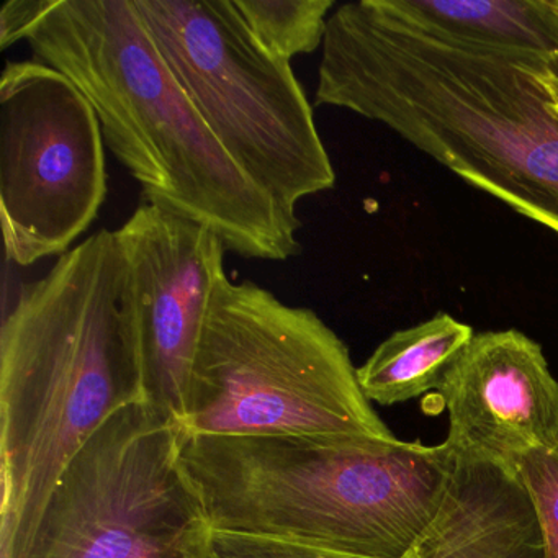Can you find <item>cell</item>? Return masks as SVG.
Segmentation results:
<instances>
[{
	"instance_id": "6da1fadb",
	"label": "cell",
	"mask_w": 558,
	"mask_h": 558,
	"mask_svg": "<svg viewBox=\"0 0 558 558\" xmlns=\"http://www.w3.org/2000/svg\"><path fill=\"white\" fill-rule=\"evenodd\" d=\"M557 54L457 31L416 0L345 2L328 21L315 104L381 123L558 236Z\"/></svg>"
},
{
	"instance_id": "7a4b0ae2",
	"label": "cell",
	"mask_w": 558,
	"mask_h": 558,
	"mask_svg": "<svg viewBox=\"0 0 558 558\" xmlns=\"http://www.w3.org/2000/svg\"><path fill=\"white\" fill-rule=\"evenodd\" d=\"M19 41L89 99L107 148L142 185L145 204L210 228L247 259L282 263L302 253L300 218L218 142L133 0H8L0 48Z\"/></svg>"
},
{
	"instance_id": "3957f363",
	"label": "cell",
	"mask_w": 558,
	"mask_h": 558,
	"mask_svg": "<svg viewBox=\"0 0 558 558\" xmlns=\"http://www.w3.org/2000/svg\"><path fill=\"white\" fill-rule=\"evenodd\" d=\"M140 401L132 274L99 230L24 287L0 329V558H27L71 460Z\"/></svg>"
},
{
	"instance_id": "277c9868",
	"label": "cell",
	"mask_w": 558,
	"mask_h": 558,
	"mask_svg": "<svg viewBox=\"0 0 558 558\" xmlns=\"http://www.w3.org/2000/svg\"><path fill=\"white\" fill-rule=\"evenodd\" d=\"M179 459L210 529L408 558L442 506L457 453L446 440L181 434Z\"/></svg>"
},
{
	"instance_id": "5b68a950",
	"label": "cell",
	"mask_w": 558,
	"mask_h": 558,
	"mask_svg": "<svg viewBox=\"0 0 558 558\" xmlns=\"http://www.w3.org/2000/svg\"><path fill=\"white\" fill-rule=\"evenodd\" d=\"M175 424L184 436L395 437L362 391L348 345L313 310L228 276Z\"/></svg>"
},
{
	"instance_id": "8992f818",
	"label": "cell",
	"mask_w": 558,
	"mask_h": 558,
	"mask_svg": "<svg viewBox=\"0 0 558 558\" xmlns=\"http://www.w3.org/2000/svg\"><path fill=\"white\" fill-rule=\"evenodd\" d=\"M159 53L231 158L296 217L336 172L290 61L257 41L233 0H133Z\"/></svg>"
},
{
	"instance_id": "52a82bcc",
	"label": "cell",
	"mask_w": 558,
	"mask_h": 558,
	"mask_svg": "<svg viewBox=\"0 0 558 558\" xmlns=\"http://www.w3.org/2000/svg\"><path fill=\"white\" fill-rule=\"evenodd\" d=\"M179 447L149 401L117 411L60 476L27 558H197L208 524Z\"/></svg>"
},
{
	"instance_id": "ba28073f",
	"label": "cell",
	"mask_w": 558,
	"mask_h": 558,
	"mask_svg": "<svg viewBox=\"0 0 558 558\" xmlns=\"http://www.w3.org/2000/svg\"><path fill=\"white\" fill-rule=\"evenodd\" d=\"M109 192L106 140L93 104L60 71L8 61L0 76V218L21 267L63 256Z\"/></svg>"
},
{
	"instance_id": "9c48e42d",
	"label": "cell",
	"mask_w": 558,
	"mask_h": 558,
	"mask_svg": "<svg viewBox=\"0 0 558 558\" xmlns=\"http://www.w3.org/2000/svg\"><path fill=\"white\" fill-rule=\"evenodd\" d=\"M116 233L132 274L146 400L178 423L227 247L210 228L149 204Z\"/></svg>"
},
{
	"instance_id": "30bf717a",
	"label": "cell",
	"mask_w": 558,
	"mask_h": 558,
	"mask_svg": "<svg viewBox=\"0 0 558 558\" xmlns=\"http://www.w3.org/2000/svg\"><path fill=\"white\" fill-rule=\"evenodd\" d=\"M436 393L456 452L514 465L558 440V380L542 345L518 329L473 336Z\"/></svg>"
},
{
	"instance_id": "8fae6325",
	"label": "cell",
	"mask_w": 558,
	"mask_h": 558,
	"mask_svg": "<svg viewBox=\"0 0 558 558\" xmlns=\"http://www.w3.org/2000/svg\"><path fill=\"white\" fill-rule=\"evenodd\" d=\"M456 453L442 506L408 558H547L534 501L515 466Z\"/></svg>"
},
{
	"instance_id": "7c38bea8",
	"label": "cell",
	"mask_w": 558,
	"mask_h": 558,
	"mask_svg": "<svg viewBox=\"0 0 558 558\" xmlns=\"http://www.w3.org/2000/svg\"><path fill=\"white\" fill-rule=\"evenodd\" d=\"M473 336L472 326L447 313L400 329L357 368L362 391L371 403L393 407L437 390Z\"/></svg>"
},
{
	"instance_id": "4fadbf2b",
	"label": "cell",
	"mask_w": 558,
	"mask_h": 558,
	"mask_svg": "<svg viewBox=\"0 0 558 558\" xmlns=\"http://www.w3.org/2000/svg\"><path fill=\"white\" fill-rule=\"evenodd\" d=\"M416 5L457 31L558 53L550 0H416Z\"/></svg>"
},
{
	"instance_id": "5bb4252c",
	"label": "cell",
	"mask_w": 558,
	"mask_h": 558,
	"mask_svg": "<svg viewBox=\"0 0 558 558\" xmlns=\"http://www.w3.org/2000/svg\"><path fill=\"white\" fill-rule=\"evenodd\" d=\"M254 37L270 53L292 63L323 48L335 0H233Z\"/></svg>"
},
{
	"instance_id": "9a60e30c",
	"label": "cell",
	"mask_w": 558,
	"mask_h": 558,
	"mask_svg": "<svg viewBox=\"0 0 558 558\" xmlns=\"http://www.w3.org/2000/svg\"><path fill=\"white\" fill-rule=\"evenodd\" d=\"M514 466L534 501L547 558H558V440L529 450Z\"/></svg>"
},
{
	"instance_id": "2e32d148",
	"label": "cell",
	"mask_w": 558,
	"mask_h": 558,
	"mask_svg": "<svg viewBox=\"0 0 558 558\" xmlns=\"http://www.w3.org/2000/svg\"><path fill=\"white\" fill-rule=\"evenodd\" d=\"M197 558H357L272 535L208 527Z\"/></svg>"
},
{
	"instance_id": "e0dca14e",
	"label": "cell",
	"mask_w": 558,
	"mask_h": 558,
	"mask_svg": "<svg viewBox=\"0 0 558 558\" xmlns=\"http://www.w3.org/2000/svg\"><path fill=\"white\" fill-rule=\"evenodd\" d=\"M548 86H550L551 97H554L551 110L558 117V54L554 64H551L550 71H548Z\"/></svg>"
}]
</instances>
